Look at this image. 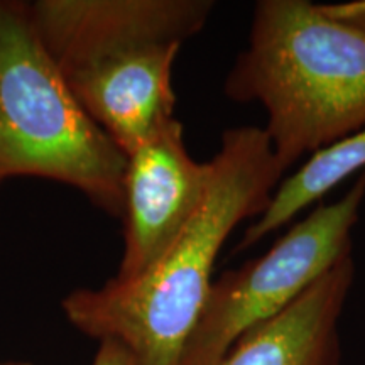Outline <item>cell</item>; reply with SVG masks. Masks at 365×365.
<instances>
[{
    "label": "cell",
    "instance_id": "1",
    "mask_svg": "<svg viewBox=\"0 0 365 365\" xmlns=\"http://www.w3.org/2000/svg\"><path fill=\"white\" fill-rule=\"evenodd\" d=\"M210 164L202 207L148 272L130 281L112 277L63 301L73 327L100 341H118L135 365H180L223 244L240 222L262 215L286 175L266 132L252 125L223 132Z\"/></svg>",
    "mask_w": 365,
    "mask_h": 365
},
{
    "label": "cell",
    "instance_id": "2",
    "mask_svg": "<svg viewBox=\"0 0 365 365\" xmlns=\"http://www.w3.org/2000/svg\"><path fill=\"white\" fill-rule=\"evenodd\" d=\"M223 90L262 105L264 132L287 171L365 130V34L308 0H261Z\"/></svg>",
    "mask_w": 365,
    "mask_h": 365
},
{
    "label": "cell",
    "instance_id": "3",
    "mask_svg": "<svg viewBox=\"0 0 365 365\" xmlns=\"http://www.w3.org/2000/svg\"><path fill=\"white\" fill-rule=\"evenodd\" d=\"M181 19L166 0H63L43 41L85 112L124 154L176 118Z\"/></svg>",
    "mask_w": 365,
    "mask_h": 365
},
{
    "label": "cell",
    "instance_id": "4",
    "mask_svg": "<svg viewBox=\"0 0 365 365\" xmlns=\"http://www.w3.org/2000/svg\"><path fill=\"white\" fill-rule=\"evenodd\" d=\"M127 156L76 100L29 4L0 0V185L38 176L122 217Z\"/></svg>",
    "mask_w": 365,
    "mask_h": 365
},
{
    "label": "cell",
    "instance_id": "5",
    "mask_svg": "<svg viewBox=\"0 0 365 365\" xmlns=\"http://www.w3.org/2000/svg\"><path fill=\"white\" fill-rule=\"evenodd\" d=\"M364 200L365 170L340 200L319 205L267 252L213 281L180 365H218L242 335L284 312L352 255V230Z\"/></svg>",
    "mask_w": 365,
    "mask_h": 365
},
{
    "label": "cell",
    "instance_id": "6",
    "mask_svg": "<svg viewBox=\"0 0 365 365\" xmlns=\"http://www.w3.org/2000/svg\"><path fill=\"white\" fill-rule=\"evenodd\" d=\"M212 164L190 156L180 120L127 154L124 255L115 279L143 276L175 244L207 196Z\"/></svg>",
    "mask_w": 365,
    "mask_h": 365
},
{
    "label": "cell",
    "instance_id": "7",
    "mask_svg": "<svg viewBox=\"0 0 365 365\" xmlns=\"http://www.w3.org/2000/svg\"><path fill=\"white\" fill-rule=\"evenodd\" d=\"M354 276L349 255L284 312L242 335L218 365H340L339 322Z\"/></svg>",
    "mask_w": 365,
    "mask_h": 365
},
{
    "label": "cell",
    "instance_id": "8",
    "mask_svg": "<svg viewBox=\"0 0 365 365\" xmlns=\"http://www.w3.org/2000/svg\"><path fill=\"white\" fill-rule=\"evenodd\" d=\"M364 170L365 130L314 153L299 170L282 178L262 215L244 232L237 250L252 247L264 237L287 225L298 213L319 202L346 178Z\"/></svg>",
    "mask_w": 365,
    "mask_h": 365
},
{
    "label": "cell",
    "instance_id": "9",
    "mask_svg": "<svg viewBox=\"0 0 365 365\" xmlns=\"http://www.w3.org/2000/svg\"><path fill=\"white\" fill-rule=\"evenodd\" d=\"M319 9L330 19L340 22L346 27H352L360 34H365V0H354V2L345 4H327V6H319Z\"/></svg>",
    "mask_w": 365,
    "mask_h": 365
},
{
    "label": "cell",
    "instance_id": "10",
    "mask_svg": "<svg viewBox=\"0 0 365 365\" xmlns=\"http://www.w3.org/2000/svg\"><path fill=\"white\" fill-rule=\"evenodd\" d=\"M93 365H135V362L124 345L115 340H103L100 341Z\"/></svg>",
    "mask_w": 365,
    "mask_h": 365
},
{
    "label": "cell",
    "instance_id": "11",
    "mask_svg": "<svg viewBox=\"0 0 365 365\" xmlns=\"http://www.w3.org/2000/svg\"><path fill=\"white\" fill-rule=\"evenodd\" d=\"M0 365H34V364H26V362H6V364H0Z\"/></svg>",
    "mask_w": 365,
    "mask_h": 365
}]
</instances>
